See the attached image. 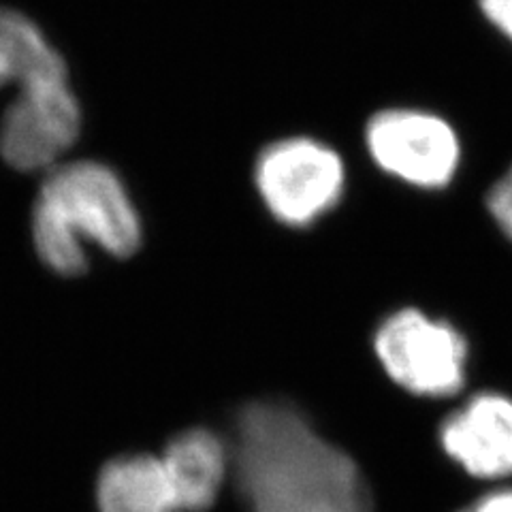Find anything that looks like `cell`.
Here are the masks:
<instances>
[{"mask_svg":"<svg viewBox=\"0 0 512 512\" xmlns=\"http://www.w3.org/2000/svg\"><path fill=\"white\" fill-rule=\"evenodd\" d=\"M231 474L248 512H374L357 461L286 402L239 410Z\"/></svg>","mask_w":512,"mask_h":512,"instance_id":"obj_1","label":"cell"},{"mask_svg":"<svg viewBox=\"0 0 512 512\" xmlns=\"http://www.w3.org/2000/svg\"><path fill=\"white\" fill-rule=\"evenodd\" d=\"M32 244L60 276L88 267V244L111 256H131L141 244V218L114 169L94 160L50 169L32 207Z\"/></svg>","mask_w":512,"mask_h":512,"instance_id":"obj_2","label":"cell"},{"mask_svg":"<svg viewBox=\"0 0 512 512\" xmlns=\"http://www.w3.org/2000/svg\"><path fill=\"white\" fill-rule=\"evenodd\" d=\"M256 190L278 222L310 227L344 195L346 171L338 152L310 137H288L267 146L254 167Z\"/></svg>","mask_w":512,"mask_h":512,"instance_id":"obj_3","label":"cell"},{"mask_svg":"<svg viewBox=\"0 0 512 512\" xmlns=\"http://www.w3.org/2000/svg\"><path fill=\"white\" fill-rule=\"evenodd\" d=\"M374 350L389 378L414 395L451 397L466 384V338L421 310L391 314L376 331Z\"/></svg>","mask_w":512,"mask_h":512,"instance_id":"obj_4","label":"cell"},{"mask_svg":"<svg viewBox=\"0 0 512 512\" xmlns=\"http://www.w3.org/2000/svg\"><path fill=\"white\" fill-rule=\"evenodd\" d=\"M82 111L69 73L30 82L18 90L0 122V154L13 169L39 171L58 165L79 137Z\"/></svg>","mask_w":512,"mask_h":512,"instance_id":"obj_5","label":"cell"},{"mask_svg":"<svg viewBox=\"0 0 512 512\" xmlns=\"http://www.w3.org/2000/svg\"><path fill=\"white\" fill-rule=\"evenodd\" d=\"M374 163L421 188H442L459 167V139L446 120L416 109L376 114L365 131Z\"/></svg>","mask_w":512,"mask_h":512,"instance_id":"obj_6","label":"cell"},{"mask_svg":"<svg viewBox=\"0 0 512 512\" xmlns=\"http://www.w3.org/2000/svg\"><path fill=\"white\" fill-rule=\"evenodd\" d=\"M444 453L470 476L498 480L512 474V399L474 395L440 427Z\"/></svg>","mask_w":512,"mask_h":512,"instance_id":"obj_7","label":"cell"},{"mask_svg":"<svg viewBox=\"0 0 512 512\" xmlns=\"http://www.w3.org/2000/svg\"><path fill=\"white\" fill-rule=\"evenodd\" d=\"M178 512L210 510L231 474V448L205 427L186 429L160 455Z\"/></svg>","mask_w":512,"mask_h":512,"instance_id":"obj_8","label":"cell"},{"mask_svg":"<svg viewBox=\"0 0 512 512\" xmlns=\"http://www.w3.org/2000/svg\"><path fill=\"white\" fill-rule=\"evenodd\" d=\"M99 512H178L160 457L135 453L107 461L96 476Z\"/></svg>","mask_w":512,"mask_h":512,"instance_id":"obj_9","label":"cell"},{"mask_svg":"<svg viewBox=\"0 0 512 512\" xmlns=\"http://www.w3.org/2000/svg\"><path fill=\"white\" fill-rule=\"evenodd\" d=\"M67 73V64L26 15L0 7V90Z\"/></svg>","mask_w":512,"mask_h":512,"instance_id":"obj_10","label":"cell"},{"mask_svg":"<svg viewBox=\"0 0 512 512\" xmlns=\"http://www.w3.org/2000/svg\"><path fill=\"white\" fill-rule=\"evenodd\" d=\"M487 207L502 231L512 239V167L491 188Z\"/></svg>","mask_w":512,"mask_h":512,"instance_id":"obj_11","label":"cell"},{"mask_svg":"<svg viewBox=\"0 0 512 512\" xmlns=\"http://www.w3.org/2000/svg\"><path fill=\"white\" fill-rule=\"evenodd\" d=\"M485 18L512 41V0H480Z\"/></svg>","mask_w":512,"mask_h":512,"instance_id":"obj_12","label":"cell"},{"mask_svg":"<svg viewBox=\"0 0 512 512\" xmlns=\"http://www.w3.org/2000/svg\"><path fill=\"white\" fill-rule=\"evenodd\" d=\"M472 512H512V489H498L483 495L472 508Z\"/></svg>","mask_w":512,"mask_h":512,"instance_id":"obj_13","label":"cell"},{"mask_svg":"<svg viewBox=\"0 0 512 512\" xmlns=\"http://www.w3.org/2000/svg\"><path fill=\"white\" fill-rule=\"evenodd\" d=\"M461 512H472V510H461Z\"/></svg>","mask_w":512,"mask_h":512,"instance_id":"obj_14","label":"cell"}]
</instances>
